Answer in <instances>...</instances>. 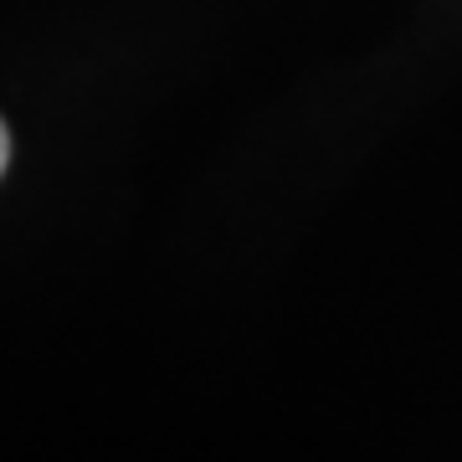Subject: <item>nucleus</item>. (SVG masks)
<instances>
[{
    "mask_svg": "<svg viewBox=\"0 0 462 462\" xmlns=\"http://www.w3.org/2000/svg\"><path fill=\"white\" fill-rule=\"evenodd\" d=\"M5 160H11V134H5V124H0V175H5Z\"/></svg>",
    "mask_w": 462,
    "mask_h": 462,
    "instance_id": "nucleus-1",
    "label": "nucleus"
}]
</instances>
